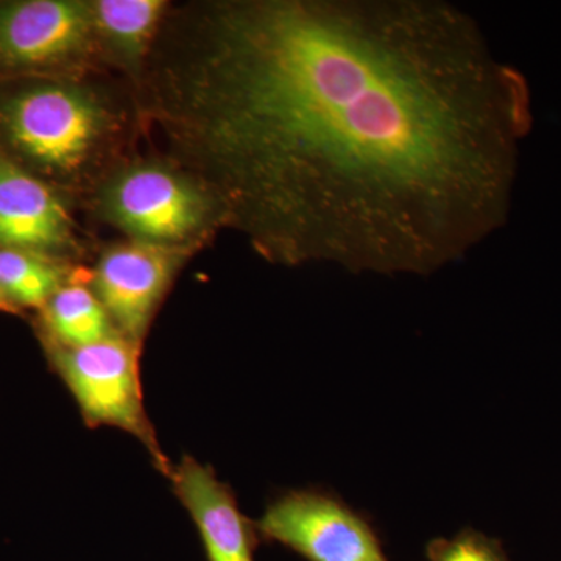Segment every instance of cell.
<instances>
[{
  "mask_svg": "<svg viewBox=\"0 0 561 561\" xmlns=\"http://www.w3.org/2000/svg\"><path fill=\"white\" fill-rule=\"evenodd\" d=\"M206 44L187 135L265 256L424 276L501 227L526 98L460 7L250 0Z\"/></svg>",
  "mask_w": 561,
  "mask_h": 561,
  "instance_id": "cell-1",
  "label": "cell"
},
{
  "mask_svg": "<svg viewBox=\"0 0 561 561\" xmlns=\"http://www.w3.org/2000/svg\"><path fill=\"white\" fill-rule=\"evenodd\" d=\"M44 348L79 405L84 423L117 427L138 438L154 467L168 476L172 463L162 453L144 405L140 348L121 334L79 348L51 343H44Z\"/></svg>",
  "mask_w": 561,
  "mask_h": 561,
  "instance_id": "cell-2",
  "label": "cell"
},
{
  "mask_svg": "<svg viewBox=\"0 0 561 561\" xmlns=\"http://www.w3.org/2000/svg\"><path fill=\"white\" fill-rule=\"evenodd\" d=\"M260 537L308 561H389L371 524L334 494H280L256 522Z\"/></svg>",
  "mask_w": 561,
  "mask_h": 561,
  "instance_id": "cell-4",
  "label": "cell"
},
{
  "mask_svg": "<svg viewBox=\"0 0 561 561\" xmlns=\"http://www.w3.org/2000/svg\"><path fill=\"white\" fill-rule=\"evenodd\" d=\"M62 262L32 251L0 249V294L13 308L43 309L61 286L72 279Z\"/></svg>",
  "mask_w": 561,
  "mask_h": 561,
  "instance_id": "cell-11",
  "label": "cell"
},
{
  "mask_svg": "<svg viewBox=\"0 0 561 561\" xmlns=\"http://www.w3.org/2000/svg\"><path fill=\"white\" fill-rule=\"evenodd\" d=\"M94 31L130 60L142 57L160 24L161 0H99L90 5Z\"/></svg>",
  "mask_w": 561,
  "mask_h": 561,
  "instance_id": "cell-12",
  "label": "cell"
},
{
  "mask_svg": "<svg viewBox=\"0 0 561 561\" xmlns=\"http://www.w3.org/2000/svg\"><path fill=\"white\" fill-rule=\"evenodd\" d=\"M90 5L72 0L0 3V73H36L61 68L91 43Z\"/></svg>",
  "mask_w": 561,
  "mask_h": 561,
  "instance_id": "cell-7",
  "label": "cell"
},
{
  "mask_svg": "<svg viewBox=\"0 0 561 561\" xmlns=\"http://www.w3.org/2000/svg\"><path fill=\"white\" fill-rule=\"evenodd\" d=\"M184 256L180 247L133 241L111 247L95 265L92 289L116 331L138 348Z\"/></svg>",
  "mask_w": 561,
  "mask_h": 561,
  "instance_id": "cell-6",
  "label": "cell"
},
{
  "mask_svg": "<svg viewBox=\"0 0 561 561\" xmlns=\"http://www.w3.org/2000/svg\"><path fill=\"white\" fill-rule=\"evenodd\" d=\"M72 247V221L57 194L0 153V249L55 257Z\"/></svg>",
  "mask_w": 561,
  "mask_h": 561,
  "instance_id": "cell-9",
  "label": "cell"
},
{
  "mask_svg": "<svg viewBox=\"0 0 561 561\" xmlns=\"http://www.w3.org/2000/svg\"><path fill=\"white\" fill-rule=\"evenodd\" d=\"M103 125L98 102L66 84H32L0 102V138L22 160L49 172L79 169Z\"/></svg>",
  "mask_w": 561,
  "mask_h": 561,
  "instance_id": "cell-3",
  "label": "cell"
},
{
  "mask_svg": "<svg viewBox=\"0 0 561 561\" xmlns=\"http://www.w3.org/2000/svg\"><path fill=\"white\" fill-rule=\"evenodd\" d=\"M43 343L79 348L119 334L91 284L73 276L39 309Z\"/></svg>",
  "mask_w": 561,
  "mask_h": 561,
  "instance_id": "cell-10",
  "label": "cell"
},
{
  "mask_svg": "<svg viewBox=\"0 0 561 561\" xmlns=\"http://www.w3.org/2000/svg\"><path fill=\"white\" fill-rule=\"evenodd\" d=\"M426 553L430 561H511L500 542L474 529H463L453 538H435Z\"/></svg>",
  "mask_w": 561,
  "mask_h": 561,
  "instance_id": "cell-13",
  "label": "cell"
},
{
  "mask_svg": "<svg viewBox=\"0 0 561 561\" xmlns=\"http://www.w3.org/2000/svg\"><path fill=\"white\" fill-rule=\"evenodd\" d=\"M165 478L201 531L209 561H254L260 545L256 523L243 515L234 493L213 468L184 456Z\"/></svg>",
  "mask_w": 561,
  "mask_h": 561,
  "instance_id": "cell-8",
  "label": "cell"
},
{
  "mask_svg": "<svg viewBox=\"0 0 561 561\" xmlns=\"http://www.w3.org/2000/svg\"><path fill=\"white\" fill-rule=\"evenodd\" d=\"M111 219L135 241L179 247L208 219L209 201L198 186L158 165H138L106 192Z\"/></svg>",
  "mask_w": 561,
  "mask_h": 561,
  "instance_id": "cell-5",
  "label": "cell"
},
{
  "mask_svg": "<svg viewBox=\"0 0 561 561\" xmlns=\"http://www.w3.org/2000/svg\"><path fill=\"white\" fill-rule=\"evenodd\" d=\"M0 311L2 312H14L13 308L7 302L5 298L2 297V294H0Z\"/></svg>",
  "mask_w": 561,
  "mask_h": 561,
  "instance_id": "cell-14",
  "label": "cell"
}]
</instances>
